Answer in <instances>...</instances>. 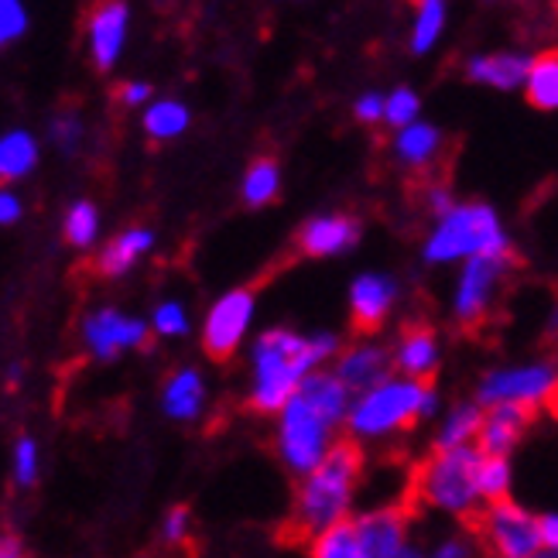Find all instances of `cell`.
Returning a JSON list of instances; mask_svg holds the SVG:
<instances>
[{"label": "cell", "instance_id": "cell-10", "mask_svg": "<svg viewBox=\"0 0 558 558\" xmlns=\"http://www.w3.org/2000/svg\"><path fill=\"white\" fill-rule=\"evenodd\" d=\"M254 319V288H233L206 315L203 347L216 363L233 360V353L244 343V332Z\"/></svg>", "mask_w": 558, "mask_h": 558}, {"label": "cell", "instance_id": "cell-35", "mask_svg": "<svg viewBox=\"0 0 558 558\" xmlns=\"http://www.w3.org/2000/svg\"><path fill=\"white\" fill-rule=\"evenodd\" d=\"M155 329H158L161 336H182V332L189 329L182 305H179V302H165V305L158 308V315H155Z\"/></svg>", "mask_w": 558, "mask_h": 558}, {"label": "cell", "instance_id": "cell-31", "mask_svg": "<svg viewBox=\"0 0 558 558\" xmlns=\"http://www.w3.org/2000/svg\"><path fill=\"white\" fill-rule=\"evenodd\" d=\"M442 17H446V0H422L418 28H415V38H411V48H415V52H428L432 41L442 32Z\"/></svg>", "mask_w": 558, "mask_h": 558}, {"label": "cell", "instance_id": "cell-29", "mask_svg": "<svg viewBox=\"0 0 558 558\" xmlns=\"http://www.w3.org/2000/svg\"><path fill=\"white\" fill-rule=\"evenodd\" d=\"M480 500L483 504H497L511 497V463L504 456H483L480 459Z\"/></svg>", "mask_w": 558, "mask_h": 558}, {"label": "cell", "instance_id": "cell-33", "mask_svg": "<svg viewBox=\"0 0 558 558\" xmlns=\"http://www.w3.org/2000/svg\"><path fill=\"white\" fill-rule=\"evenodd\" d=\"M418 96L415 93H411V89H395L391 96H387V100H384V120H387V124H391V128H408V124H415V117H418Z\"/></svg>", "mask_w": 558, "mask_h": 558}, {"label": "cell", "instance_id": "cell-42", "mask_svg": "<svg viewBox=\"0 0 558 558\" xmlns=\"http://www.w3.org/2000/svg\"><path fill=\"white\" fill-rule=\"evenodd\" d=\"M21 216V203L11 196V192L0 189V223H14Z\"/></svg>", "mask_w": 558, "mask_h": 558}, {"label": "cell", "instance_id": "cell-7", "mask_svg": "<svg viewBox=\"0 0 558 558\" xmlns=\"http://www.w3.org/2000/svg\"><path fill=\"white\" fill-rule=\"evenodd\" d=\"M466 531L476 538V548H483L490 558H535L542 551L538 518L511 497L483 504Z\"/></svg>", "mask_w": 558, "mask_h": 558}, {"label": "cell", "instance_id": "cell-30", "mask_svg": "<svg viewBox=\"0 0 558 558\" xmlns=\"http://www.w3.org/2000/svg\"><path fill=\"white\" fill-rule=\"evenodd\" d=\"M185 124H189V110L182 107V104H158V107H151L148 113H144V131H148L155 141H165V137H175V134H182L185 131Z\"/></svg>", "mask_w": 558, "mask_h": 558}, {"label": "cell", "instance_id": "cell-41", "mask_svg": "<svg viewBox=\"0 0 558 558\" xmlns=\"http://www.w3.org/2000/svg\"><path fill=\"white\" fill-rule=\"evenodd\" d=\"M538 531H542V548L558 551V514L538 518Z\"/></svg>", "mask_w": 558, "mask_h": 558}, {"label": "cell", "instance_id": "cell-21", "mask_svg": "<svg viewBox=\"0 0 558 558\" xmlns=\"http://www.w3.org/2000/svg\"><path fill=\"white\" fill-rule=\"evenodd\" d=\"M527 72H531V59L518 56V52L480 56V59H470V65H466V76L473 83H487V86H497V89L521 86L527 80Z\"/></svg>", "mask_w": 558, "mask_h": 558}, {"label": "cell", "instance_id": "cell-36", "mask_svg": "<svg viewBox=\"0 0 558 558\" xmlns=\"http://www.w3.org/2000/svg\"><path fill=\"white\" fill-rule=\"evenodd\" d=\"M24 32V11L17 0H0V45Z\"/></svg>", "mask_w": 558, "mask_h": 558}, {"label": "cell", "instance_id": "cell-39", "mask_svg": "<svg viewBox=\"0 0 558 558\" xmlns=\"http://www.w3.org/2000/svg\"><path fill=\"white\" fill-rule=\"evenodd\" d=\"M151 96V86L148 83H128V86H117L113 89V100L124 104V107H137Z\"/></svg>", "mask_w": 558, "mask_h": 558}, {"label": "cell", "instance_id": "cell-20", "mask_svg": "<svg viewBox=\"0 0 558 558\" xmlns=\"http://www.w3.org/2000/svg\"><path fill=\"white\" fill-rule=\"evenodd\" d=\"M442 155V134L432 124H408L395 134V158L411 172L428 175L435 158Z\"/></svg>", "mask_w": 558, "mask_h": 558}, {"label": "cell", "instance_id": "cell-23", "mask_svg": "<svg viewBox=\"0 0 558 558\" xmlns=\"http://www.w3.org/2000/svg\"><path fill=\"white\" fill-rule=\"evenodd\" d=\"M483 411L476 401H459L446 411V418L439 425V435H435V449H463V446H476L480 428H483Z\"/></svg>", "mask_w": 558, "mask_h": 558}, {"label": "cell", "instance_id": "cell-43", "mask_svg": "<svg viewBox=\"0 0 558 558\" xmlns=\"http://www.w3.org/2000/svg\"><path fill=\"white\" fill-rule=\"evenodd\" d=\"M0 558H21V542L14 535H0Z\"/></svg>", "mask_w": 558, "mask_h": 558}, {"label": "cell", "instance_id": "cell-19", "mask_svg": "<svg viewBox=\"0 0 558 558\" xmlns=\"http://www.w3.org/2000/svg\"><path fill=\"white\" fill-rule=\"evenodd\" d=\"M299 395L315 408L323 411V415L339 428L347 425V415H350V404H353V395L347 391V384L339 380L332 371H315L302 380Z\"/></svg>", "mask_w": 558, "mask_h": 558}, {"label": "cell", "instance_id": "cell-28", "mask_svg": "<svg viewBox=\"0 0 558 558\" xmlns=\"http://www.w3.org/2000/svg\"><path fill=\"white\" fill-rule=\"evenodd\" d=\"M308 558H371V555L356 542L353 521H343V524L323 531V535L308 545Z\"/></svg>", "mask_w": 558, "mask_h": 558}, {"label": "cell", "instance_id": "cell-38", "mask_svg": "<svg viewBox=\"0 0 558 558\" xmlns=\"http://www.w3.org/2000/svg\"><path fill=\"white\" fill-rule=\"evenodd\" d=\"M356 120L360 124H377V120H384V96L377 93H367L356 100Z\"/></svg>", "mask_w": 558, "mask_h": 558}, {"label": "cell", "instance_id": "cell-32", "mask_svg": "<svg viewBox=\"0 0 558 558\" xmlns=\"http://www.w3.org/2000/svg\"><path fill=\"white\" fill-rule=\"evenodd\" d=\"M96 209H93V203H76L69 209V216H65V244H72V247H86V244H93V236H96Z\"/></svg>", "mask_w": 558, "mask_h": 558}, {"label": "cell", "instance_id": "cell-15", "mask_svg": "<svg viewBox=\"0 0 558 558\" xmlns=\"http://www.w3.org/2000/svg\"><path fill=\"white\" fill-rule=\"evenodd\" d=\"M363 227L356 216L347 213H329V216H315L308 220L299 236H295V247L305 257H332V254H343L350 247H356Z\"/></svg>", "mask_w": 558, "mask_h": 558}, {"label": "cell", "instance_id": "cell-1", "mask_svg": "<svg viewBox=\"0 0 558 558\" xmlns=\"http://www.w3.org/2000/svg\"><path fill=\"white\" fill-rule=\"evenodd\" d=\"M332 356H339V339L329 332L302 336L295 329H268L254 343L247 408L254 415H281V408L299 395L302 380Z\"/></svg>", "mask_w": 558, "mask_h": 558}, {"label": "cell", "instance_id": "cell-13", "mask_svg": "<svg viewBox=\"0 0 558 558\" xmlns=\"http://www.w3.org/2000/svg\"><path fill=\"white\" fill-rule=\"evenodd\" d=\"M398 295H401L398 278L384 275V271L360 275L353 281V288H350V319H353V329L360 336L377 332L387 323V315H391Z\"/></svg>", "mask_w": 558, "mask_h": 558}, {"label": "cell", "instance_id": "cell-9", "mask_svg": "<svg viewBox=\"0 0 558 558\" xmlns=\"http://www.w3.org/2000/svg\"><path fill=\"white\" fill-rule=\"evenodd\" d=\"M518 257L514 254H497V257H473L463 264L456 281V295H452V315L459 329L480 332L494 315V305L500 299V291L511 278Z\"/></svg>", "mask_w": 558, "mask_h": 558}, {"label": "cell", "instance_id": "cell-14", "mask_svg": "<svg viewBox=\"0 0 558 558\" xmlns=\"http://www.w3.org/2000/svg\"><path fill=\"white\" fill-rule=\"evenodd\" d=\"M128 0H93L86 11V32H89V56L96 72H110L117 62L120 45L128 32Z\"/></svg>", "mask_w": 558, "mask_h": 558}, {"label": "cell", "instance_id": "cell-22", "mask_svg": "<svg viewBox=\"0 0 558 558\" xmlns=\"http://www.w3.org/2000/svg\"><path fill=\"white\" fill-rule=\"evenodd\" d=\"M151 230H128V233H120L117 240H110V244L96 254L93 260V275H100V278H120V275H128L134 268V260L151 247Z\"/></svg>", "mask_w": 558, "mask_h": 558}, {"label": "cell", "instance_id": "cell-44", "mask_svg": "<svg viewBox=\"0 0 558 558\" xmlns=\"http://www.w3.org/2000/svg\"><path fill=\"white\" fill-rule=\"evenodd\" d=\"M398 558H432V555H428L425 548H418V545H408Z\"/></svg>", "mask_w": 558, "mask_h": 558}, {"label": "cell", "instance_id": "cell-12", "mask_svg": "<svg viewBox=\"0 0 558 558\" xmlns=\"http://www.w3.org/2000/svg\"><path fill=\"white\" fill-rule=\"evenodd\" d=\"M332 374L343 380L347 391L356 398V395H367V391H374V387H380L384 380L395 377V356H391V350L374 343V339H360V343L347 347L336 356Z\"/></svg>", "mask_w": 558, "mask_h": 558}, {"label": "cell", "instance_id": "cell-24", "mask_svg": "<svg viewBox=\"0 0 558 558\" xmlns=\"http://www.w3.org/2000/svg\"><path fill=\"white\" fill-rule=\"evenodd\" d=\"M203 398H206V387L196 371H179L165 384V411L179 422L196 418L203 408Z\"/></svg>", "mask_w": 558, "mask_h": 558}, {"label": "cell", "instance_id": "cell-27", "mask_svg": "<svg viewBox=\"0 0 558 558\" xmlns=\"http://www.w3.org/2000/svg\"><path fill=\"white\" fill-rule=\"evenodd\" d=\"M281 189V172L275 158H254L244 175V203L247 206H268Z\"/></svg>", "mask_w": 558, "mask_h": 558}, {"label": "cell", "instance_id": "cell-3", "mask_svg": "<svg viewBox=\"0 0 558 558\" xmlns=\"http://www.w3.org/2000/svg\"><path fill=\"white\" fill-rule=\"evenodd\" d=\"M480 459L483 452L476 446L463 449H432L428 459H422L418 470L408 480V504L442 511L449 518H459L470 524L483 507L480 500Z\"/></svg>", "mask_w": 558, "mask_h": 558}, {"label": "cell", "instance_id": "cell-8", "mask_svg": "<svg viewBox=\"0 0 558 558\" xmlns=\"http://www.w3.org/2000/svg\"><path fill=\"white\" fill-rule=\"evenodd\" d=\"M336 446V425L315 411L302 395L291 398L278 415V456L291 473H312Z\"/></svg>", "mask_w": 558, "mask_h": 558}, {"label": "cell", "instance_id": "cell-37", "mask_svg": "<svg viewBox=\"0 0 558 558\" xmlns=\"http://www.w3.org/2000/svg\"><path fill=\"white\" fill-rule=\"evenodd\" d=\"M35 470H38V463H35V442L32 439H21L17 442V480L28 487V483L35 480Z\"/></svg>", "mask_w": 558, "mask_h": 558}, {"label": "cell", "instance_id": "cell-18", "mask_svg": "<svg viewBox=\"0 0 558 558\" xmlns=\"http://www.w3.org/2000/svg\"><path fill=\"white\" fill-rule=\"evenodd\" d=\"M86 343L100 360H110L124 347H148L151 336L144 323L124 319L120 312H100L86 323Z\"/></svg>", "mask_w": 558, "mask_h": 558}, {"label": "cell", "instance_id": "cell-25", "mask_svg": "<svg viewBox=\"0 0 558 558\" xmlns=\"http://www.w3.org/2000/svg\"><path fill=\"white\" fill-rule=\"evenodd\" d=\"M524 86H527V100L538 110H558V48L531 59Z\"/></svg>", "mask_w": 558, "mask_h": 558}, {"label": "cell", "instance_id": "cell-2", "mask_svg": "<svg viewBox=\"0 0 558 558\" xmlns=\"http://www.w3.org/2000/svg\"><path fill=\"white\" fill-rule=\"evenodd\" d=\"M363 476V449L353 439H336V446L326 452V459L312 473L302 476L295 507L284 521L281 538L284 542H315L323 531L343 524L356 487Z\"/></svg>", "mask_w": 558, "mask_h": 558}, {"label": "cell", "instance_id": "cell-34", "mask_svg": "<svg viewBox=\"0 0 558 558\" xmlns=\"http://www.w3.org/2000/svg\"><path fill=\"white\" fill-rule=\"evenodd\" d=\"M428 555L432 558H476V538L470 531L466 535L463 531H459V535H446L428 548Z\"/></svg>", "mask_w": 558, "mask_h": 558}, {"label": "cell", "instance_id": "cell-16", "mask_svg": "<svg viewBox=\"0 0 558 558\" xmlns=\"http://www.w3.org/2000/svg\"><path fill=\"white\" fill-rule=\"evenodd\" d=\"M391 356H395V367L401 371V377L432 384L435 371H439V363H442L439 332H435L428 323H408L398 336V347Z\"/></svg>", "mask_w": 558, "mask_h": 558}, {"label": "cell", "instance_id": "cell-11", "mask_svg": "<svg viewBox=\"0 0 558 558\" xmlns=\"http://www.w3.org/2000/svg\"><path fill=\"white\" fill-rule=\"evenodd\" d=\"M411 518H415V507L408 504V497L374 507V511L353 518L356 542L371 558H398L411 545Z\"/></svg>", "mask_w": 558, "mask_h": 558}, {"label": "cell", "instance_id": "cell-26", "mask_svg": "<svg viewBox=\"0 0 558 558\" xmlns=\"http://www.w3.org/2000/svg\"><path fill=\"white\" fill-rule=\"evenodd\" d=\"M35 158H38V148H35V141L28 134H24V131L8 134L4 141H0V185L28 175Z\"/></svg>", "mask_w": 558, "mask_h": 558}, {"label": "cell", "instance_id": "cell-6", "mask_svg": "<svg viewBox=\"0 0 558 558\" xmlns=\"http://www.w3.org/2000/svg\"><path fill=\"white\" fill-rule=\"evenodd\" d=\"M476 404L480 408H497V404H514L531 415H538L548 408L558 415V363H514V367H497L483 374L476 384Z\"/></svg>", "mask_w": 558, "mask_h": 558}, {"label": "cell", "instance_id": "cell-17", "mask_svg": "<svg viewBox=\"0 0 558 558\" xmlns=\"http://www.w3.org/2000/svg\"><path fill=\"white\" fill-rule=\"evenodd\" d=\"M531 411L524 408H514V404H497V408H487V415H483V428H480V439H476V449L483 456H511V449H518V442L527 435L531 428Z\"/></svg>", "mask_w": 558, "mask_h": 558}, {"label": "cell", "instance_id": "cell-5", "mask_svg": "<svg viewBox=\"0 0 558 558\" xmlns=\"http://www.w3.org/2000/svg\"><path fill=\"white\" fill-rule=\"evenodd\" d=\"M422 254L428 264H466L473 257H497L514 251L500 227V216L487 203H456L428 233Z\"/></svg>", "mask_w": 558, "mask_h": 558}, {"label": "cell", "instance_id": "cell-40", "mask_svg": "<svg viewBox=\"0 0 558 558\" xmlns=\"http://www.w3.org/2000/svg\"><path fill=\"white\" fill-rule=\"evenodd\" d=\"M185 535H189V507H175V511L165 518V538L182 542Z\"/></svg>", "mask_w": 558, "mask_h": 558}, {"label": "cell", "instance_id": "cell-4", "mask_svg": "<svg viewBox=\"0 0 558 558\" xmlns=\"http://www.w3.org/2000/svg\"><path fill=\"white\" fill-rule=\"evenodd\" d=\"M439 411V391L428 380L391 377L367 395H356L347 415L353 442H384Z\"/></svg>", "mask_w": 558, "mask_h": 558}]
</instances>
